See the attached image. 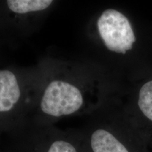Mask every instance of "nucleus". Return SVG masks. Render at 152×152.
I'll return each instance as SVG.
<instances>
[{
	"instance_id": "nucleus-3",
	"label": "nucleus",
	"mask_w": 152,
	"mask_h": 152,
	"mask_svg": "<svg viewBox=\"0 0 152 152\" xmlns=\"http://www.w3.org/2000/svg\"><path fill=\"white\" fill-rule=\"evenodd\" d=\"M20 97V88L14 73L0 70V112L11 110Z\"/></svg>"
},
{
	"instance_id": "nucleus-6",
	"label": "nucleus",
	"mask_w": 152,
	"mask_h": 152,
	"mask_svg": "<svg viewBox=\"0 0 152 152\" xmlns=\"http://www.w3.org/2000/svg\"><path fill=\"white\" fill-rule=\"evenodd\" d=\"M138 106L144 116L152 121V80L146 83L140 88Z\"/></svg>"
},
{
	"instance_id": "nucleus-1",
	"label": "nucleus",
	"mask_w": 152,
	"mask_h": 152,
	"mask_svg": "<svg viewBox=\"0 0 152 152\" xmlns=\"http://www.w3.org/2000/svg\"><path fill=\"white\" fill-rule=\"evenodd\" d=\"M97 29L106 48L118 54L132 49L136 37L128 18L113 9H106L97 20Z\"/></svg>"
},
{
	"instance_id": "nucleus-4",
	"label": "nucleus",
	"mask_w": 152,
	"mask_h": 152,
	"mask_svg": "<svg viewBox=\"0 0 152 152\" xmlns=\"http://www.w3.org/2000/svg\"><path fill=\"white\" fill-rule=\"evenodd\" d=\"M90 146L93 152H130L116 137L104 129H97L92 133Z\"/></svg>"
},
{
	"instance_id": "nucleus-2",
	"label": "nucleus",
	"mask_w": 152,
	"mask_h": 152,
	"mask_svg": "<svg viewBox=\"0 0 152 152\" xmlns=\"http://www.w3.org/2000/svg\"><path fill=\"white\" fill-rule=\"evenodd\" d=\"M83 95L78 87L67 81L55 80L45 89L40 101L42 111L52 117L75 113L83 105Z\"/></svg>"
},
{
	"instance_id": "nucleus-7",
	"label": "nucleus",
	"mask_w": 152,
	"mask_h": 152,
	"mask_svg": "<svg viewBox=\"0 0 152 152\" xmlns=\"http://www.w3.org/2000/svg\"><path fill=\"white\" fill-rule=\"evenodd\" d=\"M46 152H77L71 142L64 140H56L50 144Z\"/></svg>"
},
{
	"instance_id": "nucleus-5",
	"label": "nucleus",
	"mask_w": 152,
	"mask_h": 152,
	"mask_svg": "<svg viewBox=\"0 0 152 152\" xmlns=\"http://www.w3.org/2000/svg\"><path fill=\"white\" fill-rule=\"evenodd\" d=\"M9 9L18 14L37 12L48 9L54 1L52 0H9Z\"/></svg>"
}]
</instances>
